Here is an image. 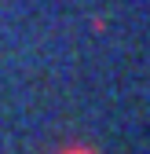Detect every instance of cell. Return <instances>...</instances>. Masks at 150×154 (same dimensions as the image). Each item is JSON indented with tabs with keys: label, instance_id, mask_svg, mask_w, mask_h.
<instances>
[{
	"label": "cell",
	"instance_id": "6da1fadb",
	"mask_svg": "<svg viewBox=\"0 0 150 154\" xmlns=\"http://www.w3.org/2000/svg\"><path fill=\"white\" fill-rule=\"evenodd\" d=\"M62 154H92V150H81V147H73V150H62Z\"/></svg>",
	"mask_w": 150,
	"mask_h": 154
}]
</instances>
